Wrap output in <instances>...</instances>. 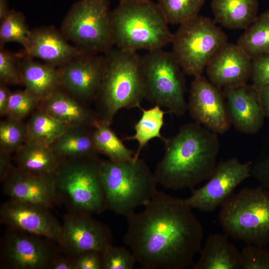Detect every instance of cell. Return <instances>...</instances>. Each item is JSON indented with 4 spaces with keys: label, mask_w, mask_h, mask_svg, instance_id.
<instances>
[{
    "label": "cell",
    "mask_w": 269,
    "mask_h": 269,
    "mask_svg": "<svg viewBox=\"0 0 269 269\" xmlns=\"http://www.w3.org/2000/svg\"><path fill=\"white\" fill-rule=\"evenodd\" d=\"M19 54L21 82L29 93L42 100L60 88V68Z\"/></svg>",
    "instance_id": "22"
},
{
    "label": "cell",
    "mask_w": 269,
    "mask_h": 269,
    "mask_svg": "<svg viewBox=\"0 0 269 269\" xmlns=\"http://www.w3.org/2000/svg\"><path fill=\"white\" fill-rule=\"evenodd\" d=\"M114 45L137 51L162 49L173 33L157 3L151 0L120 2L111 11Z\"/></svg>",
    "instance_id": "4"
},
{
    "label": "cell",
    "mask_w": 269,
    "mask_h": 269,
    "mask_svg": "<svg viewBox=\"0 0 269 269\" xmlns=\"http://www.w3.org/2000/svg\"><path fill=\"white\" fill-rule=\"evenodd\" d=\"M76 269H103L101 252L91 251L75 257Z\"/></svg>",
    "instance_id": "39"
},
{
    "label": "cell",
    "mask_w": 269,
    "mask_h": 269,
    "mask_svg": "<svg viewBox=\"0 0 269 269\" xmlns=\"http://www.w3.org/2000/svg\"><path fill=\"white\" fill-rule=\"evenodd\" d=\"M140 72L145 98L168 113L185 114L184 73L171 52L163 48L147 51L141 57Z\"/></svg>",
    "instance_id": "9"
},
{
    "label": "cell",
    "mask_w": 269,
    "mask_h": 269,
    "mask_svg": "<svg viewBox=\"0 0 269 269\" xmlns=\"http://www.w3.org/2000/svg\"><path fill=\"white\" fill-rule=\"evenodd\" d=\"M259 91L266 118L269 119V83L259 90Z\"/></svg>",
    "instance_id": "44"
},
{
    "label": "cell",
    "mask_w": 269,
    "mask_h": 269,
    "mask_svg": "<svg viewBox=\"0 0 269 269\" xmlns=\"http://www.w3.org/2000/svg\"><path fill=\"white\" fill-rule=\"evenodd\" d=\"M112 245V234L91 214L69 212L64 215L59 244L65 253L76 257L83 253L103 252Z\"/></svg>",
    "instance_id": "14"
},
{
    "label": "cell",
    "mask_w": 269,
    "mask_h": 269,
    "mask_svg": "<svg viewBox=\"0 0 269 269\" xmlns=\"http://www.w3.org/2000/svg\"><path fill=\"white\" fill-rule=\"evenodd\" d=\"M48 269H76L75 257L65 253L60 248L52 259Z\"/></svg>",
    "instance_id": "41"
},
{
    "label": "cell",
    "mask_w": 269,
    "mask_h": 269,
    "mask_svg": "<svg viewBox=\"0 0 269 269\" xmlns=\"http://www.w3.org/2000/svg\"><path fill=\"white\" fill-rule=\"evenodd\" d=\"M28 139L50 145L68 127L39 108L26 123Z\"/></svg>",
    "instance_id": "30"
},
{
    "label": "cell",
    "mask_w": 269,
    "mask_h": 269,
    "mask_svg": "<svg viewBox=\"0 0 269 269\" xmlns=\"http://www.w3.org/2000/svg\"><path fill=\"white\" fill-rule=\"evenodd\" d=\"M252 165L251 161L242 162L236 157L220 161L208 182L193 190L185 201L192 209L202 212H213L233 194L240 184L251 176Z\"/></svg>",
    "instance_id": "12"
},
{
    "label": "cell",
    "mask_w": 269,
    "mask_h": 269,
    "mask_svg": "<svg viewBox=\"0 0 269 269\" xmlns=\"http://www.w3.org/2000/svg\"><path fill=\"white\" fill-rule=\"evenodd\" d=\"M226 234H213L206 239L193 269H240V252Z\"/></svg>",
    "instance_id": "23"
},
{
    "label": "cell",
    "mask_w": 269,
    "mask_h": 269,
    "mask_svg": "<svg viewBox=\"0 0 269 269\" xmlns=\"http://www.w3.org/2000/svg\"><path fill=\"white\" fill-rule=\"evenodd\" d=\"M252 58L237 43H228L206 68L208 80L224 88L247 84L251 79Z\"/></svg>",
    "instance_id": "20"
},
{
    "label": "cell",
    "mask_w": 269,
    "mask_h": 269,
    "mask_svg": "<svg viewBox=\"0 0 269 269\" xmlns=\"http://www.w3.org/2000/svg\"><path fill=\"white\" fill-rule=\"evenodd\" d=\"M60 248L48 238L7 228L0 243L1 267L48 269Z\"/></svg>",
    "instance_id": "11"
},
{
    "label": "cell",
    "mask_w": 269,
    "mask_h": 269,
    "mask_svg": "<svg viewBox=\"0 0 269 269\" xmlns=\"http://www.w3.org/2000/svg\"><path fill=\"white\" fill-rule=\"evenodd\" d=\"M221 206L218 220L228 237L261 247L269 244V190L244 188Z\"/></svg>",
    "instance_id": "7"
},
{
    "label": "cell",
    "mask_w": 269,
    "mask_h": 269,
    "mask_svg": "<svg viewBox=\"0 0 269 269\" xmlns=\"http://www.w3.org/2000/svg\"><path fill=\"white\" fill-rule=\"evenodd\" d=\"M61 161L50 145L29 139L14 156L16 168L37 174L54 173Z\"/></svg>",
    "instance_id": "25"
},
{
    "label": "cell",
    "mask_w": 269,
    "mask_h": 269,
    "mask_svg": "<svg viewBox=\"0 0 269 269\" xmlns=\"http://www.w3.org/2000/svg\"><path fill=\"white\" fill-rule=\"evenodd\" d=\"M5 84L0 82V115L6 116L7 107L11 92Z\"/></svg>",
    "instance_id": "43"
},
{
    "label": "cell",
    "mask_w": 269,
    "mask_h": 269,
    "mask_svg": "<svg viewBox=\"0 0 269 269\" xmlns=\"http://www.w3.org/2000/svg\"><path fill=\"white\" fill-rule=\"evenodd\" d=\"M127 217L126 245L146 269H183L202 248L203 228L184 199L157 191Z\"/></svg>",
    "instance_id": "1"
},
{
    "label": "cell",
    "mask_w": 269,
    "mask_h": 269,
    "mask_svg": "<svg viewBox=\"0 0 269 269\" xmlns=\"http://www.w3.org/2000/svg\"><path fill=\"white\" fill-rule=\"evenodd\" d=\"M222 90L232 126L242 133H258L266 118L258 89L247 83Z\"/></svg>",
    "instance_id": "17"
},
{
    "label": "cell",
    "mask_w": 269,
    "mask_h": 269,
    "mask_svg": "<svg viewBox=\"0 0 269 269\" xmlns=\"http://www.w3.org/2000/svg\"><path fill=\"white\" fill-rule=\"evenodd\" d=\"M49 208L8 199L0 208V224L7 228L50 239L58 245L62 224Z\"/></svg>",
    "instance_id": "15"
},
{
    "label": "cell",
    "mask_w": 269,
    "mask_h": 269,
    "mask_svg": "<svg viewBox=\"0 0 269 269\" xmlns=\"http://www.w3.org/2000/svg\"><path fill=\"white\" fill-rule=\"evenodd\" d=\"M39 108L68 126L94 128L100 121L96 112L61 88L41 100Z\"/></svg>",
    "instance_id": "21"
},
{
    "label": "cell",
    "mask_w": 269,
    "mask_h": 269,
    "mask_svg": "<svg viewBox=\"0 0 269 269\" xmlns=\"http://www.w3.org/2000/svg\"><path fill=\"white\" fill-rule=\"evenodd\" d=\"M171 43V53L184 74L195 77L202 75L228 42L214 19L199 15L180 24Z\"/></svg>",
    "instance_id": "8"
},
{
    "label": "cell",
    "mask_w": 269,
    "mask_h": 269,
    "mask_svg": "<svg viewBox=\"0 0 269 269\" xmlns=\"http://www.w3.org/2000/svg\"><path fill=\"white\" fill-rule=\"evenodd\" d=\"M120 2L122 1H141V0H119Z\"/></svg>",
    "instance_id": "46"
},
{
    "label": "cell",
    "mask_w": 269,
    "mask_h": 269,
    "mask_svg": "<svg viewBox=\"0 0 269 269\" xmlns=\"http://www.w3.org/2000/svg\"><path fill=\"white\" fill-rule=\"evenodd\" d=\"M215 21L231 29H245L258 16L259 0H212Z\"/></svg>",
    "instance_id": "24"
},
{
    "label": "cell",
    "mask_w": 269,
    "mask_h": 269,
    "mask_svg": "<svg viewBox=\"0 0 269 269\" xmlns=\"http://www.w3.org/2000/svg\"><path fill=\"white\" fill-rule=\"evenodd\" d=\"M3 194L9 199L42 205L50 208L58 201L55 173L37 174L15 167L2 182Z\"/></svg>",
    "instance_id": "18"
},
{
    "label": "cell",
    "mask_w": 269,
    "mask_h": 269,
    "mask_svg": "<svg viewBox=\"0 0 269 269\" xmlns=\"http://www.w3.org/2000/svg\"><path fill=\"white\" fill-rule=\"evenodd\" d=\"M245 30L237 43L252 59L269 53V10L259 14Z\"/></svg>",
    "instance_id": "28"
},
{
    "label": "cell",
    "mask_w": 269,
    "mask_h": 269,
    "mask_svg": "<svg viewBox=\"0 0 269 269\" xmlns=\"http://www.w3.org/2000/svg\"><path fill=\"white\" fill-rule=\"evenodd\" d=\"M0 82L6 85L21 83L19 54H14L3 47H0Z\"/></svg>",
    "instance_id": "37"
},
{
    "label": "cell",
    "mask_w": 269,
    "mask_h": 269,
    "mask_svg": "<svg viewBox=\"0 0 269 269\" xmlns=\"http://www.w3.org/2000/svg\"><path fill=\"white\" fill-rule=\"evenodd\" d=\"M0 21V47L9 42H16L23 47L30 32L23 14L12 9Z\"/></svg>",
    "instance_id": "32"
},
{
    "label": "cell",
    "mask_w": 269,
    "mask_h": 269,
    "mask_svg": "<svg viewBox=\"0 0 269 269\" xmlns=\"http://www.w3.org/2000/svg\"><path fill=\"white\" fill-rule=\"evenodd\" d=\"M104 67V54H84L60 68V88L85 104L95 100Z\"/></svg>",
    "instance_id": "16"
},
{
    "label": "cell",
    "mask_w": 269,
    "mask_h": 269,
    "mask_svg": "<svg viewBox=\"0 0 269 269\" xmlns=\"http://www.w3.org/2000/svg\"><path fill=\"white\" fill-rule=\"evenodd\" d=\"M109 0H78L61 26L65 38L85 54L105 53L114 47Z\"/></svg>",
    "instance_id": "10"
},
{
    "label": "cell",
    "mask_w": 269,
    "mask_h": 269,
    "mask_svg": "<svg viewBox=\"0 0 269 269\" xmlns=\"http://www.w3.org/2000/svg\"><path fill=\"white\" fill-rule=\"evenodd\" d=\"M97 155L62 160L55 172L58 202L67 212L99 214L107 209Z\"/></svg>",
    "instance_id": "6"
},
{
    "label": "cell",
    "mask_w": 269,
    "mask_h": 269,
    "mask_svg": "<svg viewBox=\"0 0 269 269\" xmlns=\"http://www.w3.org/2000/svg\"><path fill=\"white\" fill-rule=\"evenodd\" d=\"M250 80L258 90L269 83V53L252 59Z\"/></svg>",
    "instance_id": "38"
},
{
    "label": "cell",
    "mask_w": 269,
    "mask_h": 269,
    "mask_svg": "<svg viewBox=\"0 0 269 269\" xmlns=\"http://www.w3.org/2000/svg\"><path fill=\"white\" fill-rule=\"evenodd\" d=\"M28 140L26 124L10 118L0 123V149L8 153L16 152Z\"/></svg>",
    "instance_id": "33"
},
{
    "label": "cell",
    "mask_w": 269,
    "mask_h": 269,
    "mask_svg": "<svg viewBox=\"0 0 269 269\" xmlns=\"http://www.w3.org/2000/svg\"><path fill=\"white\" fill-rule=\"evenodd\" d=\"M187 110L194 122L218 134L232 126L222 89L203 75L191 82Z\"/></svg>",
    "instance_id": "13"
},
{
    "label": "cell",
    "mask_w": 269,
    "mask_h": 269,
    "mask_svg": "<svg viewBox=\"0 0 269 269\" xmlns=\"http://www.w3.org/2000/svg\"><path fill=\"white\" fill-rule=\"evenodd\" d=\"M41 100L29 93L25 89L11 92L7 107L6 116L22 120L38 107Z\"/></svg>",
    "instance_id": "34"
},
{
    "label": "cell",
    "mask_w": 269,
    "mask_h": 269,
    "mask_svg": "<svg viewBox=\"0 0 269 269\" xmlns=\"http://www.w3.org/2000/svg\"><path fill=\"white\" fill-rule=\"evenodd\" d=\"M93 138L98 153L113 161L133 158L135 152L128 148L111 128L110 125L99 121L94 128Z\"/></svg>",
    "instance_id": "29"
},
{
    "label": "cell",
    "mask_w": 269,
    "mask_h": 269,
    "mask_svg": "<svg viewBox=\"0 0 269 269\" xmlns=\"http://www.w3.org/2000/svg\"><path fill=\"white\" fill-rule=\"evenodd\" d=\"M251 176L260 183L262 187L269 190V157L253 163Z\"/></svg>",
    "instance_id": "40"
},
{
    "label": "cell",
    "mask_w": 269,
    "mask_h": 269,
    "mask_svg": "<svg viewBox=\"0 0 269 269\" xmlns=\"http://www.w3.org/2000/svg\"><path fill=\"white\" fill-rule=\"evenodd\" d=\"M100 173L107 209L118 215L127 217L146 204L158 191L154 174L139 157L101 160Z\"/></svg>",
    "instance_id": "5"
},
{
    "label": "cell",
    "mask_w": 269,
    "mask_h": 269,
    "mask_svg": "<svg viewBox=\"0 0 269 269\" xmlns=\"http://www.w3.org/2000/svg\"><path fill=\"white\" fill-rule=\"evenodd\" d=\"M205 0H157L168 24H181L199 15Z\"/></svg>",
    "instance_id": "31"
},
{
    "label": "cell",
    "mask_w": 269,
    "mask_h": 269,
    "mask_svg": "<svg viewBox=\"0 0 269 269\" xmlns=\"http://www.w3.org/2000/svg\"><path fill=\"white\" fill-rule=\"evenodd\" d=\"M22 54L46 63L61 68L85 54L52 26L36 27L30 30Z\"/></svg>",
    "instance_id": "19"
},
{
    "label": "cell",
    "mask_w": 269,
    "mask_h": 269,
    "mask_svg": "<svg viewBox=\"0 0 269 269\" xmlns=\"http://www.w3.org/2000/svg\"><path fill=\"white\" fill-rule=\"evenodd\" d=\"M163 142L164 153L154 173L157 183L178 190L192 188L211 176L220 147L218 134L188 123Z\"/></svg>",
    "instance_id": "2"
},
{
    "label": "cell",
    "mask_w": 269,
    "mask_h": 269,
    "mask_svg": "<svg viewBox=\"0 0 269 269\" xmlns=\"http://www.w3.org/2000/svg\"><path fill=\"white\" fill-rule=\"evenodd\" d=\"M255 245L247 244L240 252L242 269H269V250Z\"/></svg>",
    "instance_id": "36"
},
{
    "label": "cell",
    "mask_w": 269,
    "mask_h": 269,
    "mask_svg": "<svg viewBox=\"0 0 269 269\" xmlns=\"http://www.w3.org/2000/svg\"><path fill=\"white\" fill-rule=\"evenodd\" d=\"M140 109L142 114L134 126V134L124 138V140H134L138 142V147L134 156L135 158L139 157L141 150L151 139L158 138L164 141L166 139L160 132L164 125V116L166 112L157 105L149 109L145 110L141 107Z\"/></svg>",
    "instance_id": "27"
},
{
    "label": "cell",
    "mask_w": 269,
    "mask_h": 269,
    "mask_svg": "<svg viewBox=\"0 0 269 269\" xmlns=\"http://www.w3.org/2000/svg\"><path fill=\"white\" fill-rule=\"evenodd\" d=\"M10 10L7 0H0V21L8 14Z\"/></svg>",
    "instance_id": "45"
},
{
    "label": "cell",
    "mask_w": 269,
    "mask_h": 269,
    "mask_svg": "<svg viewBox=\"0 0 269 269\" xmlns=\"http://www.w3.org/2000/svg\"><path fill=\"white\" fill-rule=\"evenodd\" d=\"M93 130L86 126H68L50 145L62 160L97 156Z\"/></svg>",
    "instance_id": "26"
},
{
    "label": "cell",
    "mask_w": 269,
    "mask_h": 269,
    "mask_svg": "<svg viewBox=\"0 0 269 269\" xmlns=\"http://www.w3.org/2000/svg\"><path fill=\"white\" fill-rule=\"evenodd\" d=\"M102 254L103 269H132L137 263L132 252L125 247L111 245Z\"/></svg>",
    "instance_id": "35"
},
{
    "label": "cell",
    "mask_w": 269,
    "mask_h": 269,
    "mask_svg": "<svg viewBox=\"0 0 269 269\" xmlns=\"http://www.w3.org/2000/svg\"><path fill=\"white\" fill-rule=\"evenodd\" d=\"M15 166L12 164L10 154L0 149V179L2 182L13 171Z\"/></svg>",
    "instance_id": "42"
},
{
    "label": "cell",
    "mask_w": 269,
    "mask_h": 269,
    "mask_svg": "<svg viewBox=\"0 0 269 269\" xmlns=\"http://www.w3.org/2000/svg\"><path fill=\"white\" fill-rule=\"evenodd\" d=\"M105 67L95 99L100 121L111 125L122 109L140 108L145 98L137 51L112 48L104 53Z\"/></svg>",
    "instance_id": "3"
}]
</instances>
